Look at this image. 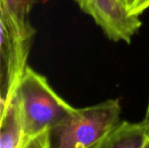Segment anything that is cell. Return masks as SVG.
Returning a JSON list of instances; mask_svg holds the SVG:
<instances>
[{"label":"cell","instance_id":"cell-1","mask_svg":"<svg viewBox=\"0 0 149 148\" xmlns=\"http://www.w3.org/2000/svg\"><path fill=\"white\" fill-rule=\"evenodd\" d=\"M119 99L74 110L48 130L50 148H98L120 121Z\"/></svg>","mask_w":149,"mask_h":148},{"label":"cell","instance_id":"cell-2","mask_svg":"<svg viewBox=\"0 0 149 148\" xmlns=\"http://www.w3.org/2000/svg\"><path fill=\"white\" fill-rule=\"evenodd\" d=\"M14 96L22 114L25 137L48 131L75 108L52 88L45 76L29 65Z\"/></svg>","mask_w":149,"mask_h":148},{"label":"cell","instance_id":"cell-3","mask_svg":"<svg viewBox=\"0 0 149 148\" xmlns=\"http://www.w3.org/2000/svg\"><path fill=\"white\" fill-rule=\"evenodd\" d=\"M0 24V113H2L13 98L28 67V56L36 31L30 22H20L1 3Z\"/></svg>","mask_w":149,"mask_h":148},{"label":"cell","instance_id":"cell-4","mask_svg":"<svg viewBox=\"0 0 149 148\" xmlns=\"http://www.w3.org/2000/svg\"><path fill=\"white\" fill-rule=\"evenodd\" d=\"M82 11L90 16L104 34L113 42L130 44L142 22L127 11L120 0H74Z\"/></svg>","mask_w":149,"mask_h":148},{"label":"cell","instance_id":"cell-5","mask_svg":"<svg viewBox=\"0 0 149 148\" xmlns=\"http://www.w3.org/2000/svg\"><path fill=\"white\" fill-rule=\"evenodd\" d=\"M0 114V148H19L25 134L22 114L15 96Z\"/></svg>","mask_w":149,"mask_h":148},{"label":"cell","instance_id":"cell-6","mask_svg":"<svg viewBox=\"0 0 149 148\" xmlns=\"http://www.w3.org/2000/svg\"><path fill=\"white\" fill-rule=\"evenodd\" d=\"M149 137L142 123L121 121L98 148H145Z\"/></svg>","mask_w":149,"mask_h":148},{"label":"cell","instance_id":"cell-7","mask_svg":"<svg viewBox=\"0 0 149 148\" xmlns=\"http://www.w3.org/2000/svg\"><path fill=\"white\" fill-rule=\"evenodd\" d=\"M36 0H0V3L20 22H29V14Z\"/></svg>","mask_w":149,"mask_h":148},{"label":"cell","instance_id":"cell-8","mask_svg":"<svg viewBox=\"0 0 149 148\" xmlns=\"http://www.w3.org/2000/svg\"><path fill=\"white\" fill-rule=\"evenodd\" d=\"M19 148H50L48 131L31 137H25Z\"/></svg>","mask_w":149,"mask_h":148},{"label":"cell","instance_id":"cell-9","mask_svg":"<svg viewBox=\"0 0 149 148\" xmlns=\"http://www.w3.org/2000/svg\"><path fill=\"white\" fill-rule=\"evenodd\" d=\"M127 11L135 16H141L149 9V0H120Z\"/></svg>","mask_w":149,"mask_h":148},{"label":"cell","instance_id":"cell-10","mask_svg":"<svg viewBox=\"0 0 149 148\" xmlns=\"http://www.w3.org/2000/svg\"><path fill=\"white\" fill-rule=\"evenodd\" d=\"M141 123L144 126V127L146 129V132H147V133H148L149 137V105L148 107V110H147V113H146V115H145V118L141 121Z\"/></svg>","mask_w":149,"mask_h":148}]
</instances>
